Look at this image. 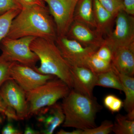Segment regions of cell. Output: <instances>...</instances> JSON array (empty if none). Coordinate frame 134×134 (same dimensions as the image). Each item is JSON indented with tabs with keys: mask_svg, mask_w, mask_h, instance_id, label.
<instances>
[{
	"mask_svg": "<svg viewBox=\"0 0 134 134\" xmlns=\"http://www.w3.org/2000/svg\"><path fill=\"white\" fill-rule=\"evenodd\" d=\"M95 54L98 58L105 61L110 63L111 61L112 52L110 47L105 44L97 50Z\"/></svg>",
	"mask_w": 134,
	"mask_h": 134,
	"instance_id": "obj_27",
	"label": "cell"
},
{
	"mask_svg": "<svg viewBox=\"0 0 134 134\" xmlns=\"http://www.w3.org/2000/svg\"><path fill=\"white\" fill-rule=\"evenodd\" d=\"M10 76L26 93L56 77L52 75L42 74L31 67L16 62L11 66Z\"/></svg>",
	"mask_w": 134,
	"mask_h": 134,
	"instance_id": "obj_10",
	"label": "cell"
},
{
	"mask_svg": "<svg viewBox=\"0 0 134 134\" xmlns=\"http://www.w3.org/2000/svg\"><path fill=\"white\" fill-rule=\"evenodd\" d=\"M14 62L10 61L3 54L0 56V87L5 81L11 78L10 70Z\"/></svg>",
	"mask_w": 134,
	"mask_h": 134,
	"instance_id": "obj_24",
	"label": "cell"
},
{
	"mask_svg": "<svg viewBox=\"0 0 134 134\" xmlns=\"http://www.w3.org/2000/svg\"><path fill=\"white\" fill-rule=\"evenodd\" d=\"M96 86H102L123 91L119 77L112 68L106 72L97 74Z\"/></svg>",
	"mask_w": 134,
	"mask_h": 134,
	"instance_id": "obj_18",
	"label": "cell"
},
{
	"mask_svg": "<svg viewBox=\"0 0 134 134\" xmlns=\"http://www.w3.org/2000/svg\"><path fill=\"white\" fill-rule=\"evenodd\" d=\"M83 130H82L76 129L71 132L66 131L63 129L60 130L59 131L57 132L58 134H82Z\"/></svg>",
	"mask_w": 134,
	"mask_h": 134,
	"instance_id": "obj_31",
	"label": "cell"
},
{
	"mask_svg": "<svg viewBox=\"0 0 134 134\" xmlns=\"http://www.w3.org/2000/svg\"><path fill=\"white\" fill-rule=\"evenodd\" d=\"M111 68L121 74L133 76L134 45L113 50Z\"/></svg>",
	"mask_w": 134,
	"mask_h": 134,
	"instance_id": "obj_14",
	"label": "cell"
},
{
	"mask_svg": "<svg viewBox=\"0 0 134 134\" xmlns=\"http://www.w3.org/2000/svg\"><path fill=\"white\" fill-rule=\"evenodd\" d=\"M71 90L65 82L55 77L26 92L29 117L36 114L40 109L52 105L59 99L64 98Z\"/></svg>",
	"mask_w": 134,
	"mask_h": 134,
	"instance_id": "obj_5",
	"label": "cell"
},
{
	"mask_svg": "<svg viewBox=\"0 0 134 134\" xmlns=\"http://www.w3.org/2000/svg\"><path fill=\"white\" fill-rule=\"evenodd\" d=\"M113 70L119 77L123 89L122 91L125 93V99L123 102V107L127 113L134 111L133 76L122 74L114 70Z\"/></svg>",
	"mask_w": 134,
	"mask_h": 134,
	"instance_id": "obj_17",
	"label": "cell"
},
{
	"mask_svg": "<svg viewBox=\"0 0 134 134\" xmlns=\"http://www.w3.org/2000/svg\"><path fill=\"white\" fill-rule=\"evenodd\" d=\"M66 36L78 41L82 45L97 50L104 44V38L96 30L86 25L74 20Z\"/></svg>",
	"mask_w": 134,
	"mask_h": 134,
	"instance_id": "obj_11",
	"label": "cell"
},
{
	"mask_svg": "<svg viewBox=\"0 0 134 134\" xmlns=\"http://www.w3.org/2000/svg\"><path fill=\"white\" fill-rule=\"evenodd\" d=\"M36 37L31 36L13 39L6 37L1 42L2 54L10 61L26 65L35 69L38 57L31 49Z\"/></svg>",
	"mask_w": 134,
	"mask_h": 134,
	"instance_id": "obj_6",
	"label": "cell"
},
{
	"mask_svg": "<svg viewBox=\"0 0 134 134\" xmlns=\"http://www.w3.org/2000/svg\"><path fill=\"white\" fill-rule=\"evenodd\" d=\"M24 133L25 134H40V133L38 131H36L33 129L31 127L27 126L25 129Z\"/></svg>",
	"mask_w": 134,
	"mask_h": 134,
	"instance_id": "obj_32",
	"label": "cell"
},
{
	"mask_svg": "<svg viewBox=\"0 0 134 134\" xmlns=\"http://www.w3.org/2000/svg\"><path fill=\"white\" fill-rule=\"evenodd\" d=\"M93 10L96 31L102 36L112 30L115 17L103 7L98 0H93Z\"/></svg>",
	"mask_w": 134,
	"mask_h": 134,
	"instance_id": "obj_15",
	"label": "cell"
},
{
	"mask_svg": "<svg viewBox=\"0 0 134 134\" xmlns=\"http://www.w3.org/2000/svg\"><path fill=\"white\" fill-rule=\"evenodd\" d=\"M55 24L58 36H66L74 21L75 9L78 0H42Z\"/></svg>",
	"mask_w": 134,
	"mask_h": 134,
	"instance_id": "obj_8",
	"label": "cell"
},
{
	"mask_svg": "<svg viewBox=\"0 0 134 134\" xmlns=\"http://www.w3.org/2000/svg\"><path fill=\"white\" fill-rule=\"evenodd\" d=\"M2 134H21V132L15 127L11 123H9L5 125L2 130Z\"/></svg>",
	"mask_w": 134,
	"mask_h": 134,
	"instance_id": "obj_28",
	"label": "cell"
},
{
	"mask_svg": "<svg viewBox=\"0 0 134 134\" xmlns=\"http://www.w3.org/2000/svg\"><path fill=\"white\" fill-rule=\"evenodd\" d=\"M30 48L40 62V66L35 68L37 72L56 77L73 89L70 65L62 56L55 41L36 38L32 42Z\"/></svg>",
	"mask_w": 134,
	"mask_h": 134,
	"instance_id": "obj_3",
	"label": "cell"
},
{
	"mask_svg": "<svg viewBox=\"0 0 134 134\" xmlns=\"http://www.w3.org/2000/svg\"><path fill=\"white\" fill-rule=\"evenodd\" d=\"M114 22L115 28L106 35L104 44L112 51L134 45V16L122 10L115 17Z\"/></svg>",
	"mask_w": 134,
	"mask_h": 134,
	"instance_id": "obj_7",
	"label": "cell"
},
{
	"mask_svg": "<svg viewBox=\"0 0 134 134\" xmlns=\"http://www.w3.org/2000/svg\"><path fill=\"white\" fill-rule=\"evenodd\" d=\"M113 126L111 121L106 120L99 126L83 130L82 134H108L112 132Z\"/></svg>",
	"mask_w": 134,
	"mask_h": 134,
	"instance_id": "obj_25",
	"label": "cell"
},
{
	"mask_svg": "<svg viewBox=\"0 0 134 134\" xmlns=\"http://www.w3.org/2000/svg\"><path fill=\"white\" fill-rule=\"evenodd\" d=\"M101 5L114 17L124 10L123 0H98Z\"/></svg>",
	"mask_w": 134,
	"mask_h": 134,
	"instance_id": "obj_23",
	"label": "cell"
},
{
	"mask_svg": "<svg viewBox=\"0 0 134 134\" xmlns=\"http://www.w3.org/2000/svg\"><path fill=\"white\" fill-rule=\"evenodd\" d=\"M28 36L55 41L58 35L55 24L45 5L22 8L13 19L7 37L16 39Z\"/></svg>",
	"mask_w": 134,
	"mask_h": 134,
	"instance_id": "obj_1",
	"label": "cell"
},
{
	"mask_svg": "<svg viewBox=\"0 0 134 134\" xmlns=\"http://www.w3.org/2000/svg\"><path fill=\"white\" fill-rule=\"evenodd\" d=\"M21 5L16 0H0V15L12 10H21Z\"/></svg>",
	"mask_w": 134,
	"mask_h": 134,
	"instance_id": "obj_26",
	"label": "cell"
},
{
	"mask_svg": "<svg viewBox=\"0 0 134 134\" xmlns=\"http://www.w3.org/2000/svg\"><path fill=\"white\" fill-rule=\"evenodd\" d=\"M3 121L2 117L1 116H0V123H1Z\"/></svg>",
	"mask_w": 134,
	"mask_h": 134,
	"instance_id": "obj_33",
	"label": "cell"
},
{
	"mask_svg": "<svg viewBox=\"0 0 134 134\" xmlns=\"http://www.w3.org/2000/svg\"><path fill=\"white\" fill-rule=\"evenodd\" d=\"M35 114L37 115V120L41 126V133L44 134H53L65 120L61 105L57 103L40 109Z\"/></svg>",
	"mask_w": 134,
	"mask_h": 134,
	"instance_id": "obj_13",
	"label": "cell"
},
{
	"mask_svg": "<svg viewBox=\"0 0 134 134\" xmlns=\"http://www.w3.org/2000/svg\"><path fill=\"white\" fill-rule=\"evenodd\" d=\"M73 89L88 97H93V90L96 86L97 74L85 66H71Z\"/></svg>",
	"mask_w": 134,
	"mask_h": 134,
	"instance_id": "obj_12",
	"label": "cell"
},
{
	"mask_svg": "<svg viewBox=\"0 0 134 134\" xmlns=\"http://www.w3.org/2000/svg\"><path fill=\"white\" fill-rule=\"evenodd\" d=\"M86 67L96 74L106 72L111 69V63L101 59L97 57L95 53L87 61Z\"/></svg>",
	"mask_w": 134,
	"mask_h": 134,
	"instance_id": "obj_21",
	"label": "cell"
},
{
	"mask_svg": "<svg viewBox=\"0 0 134 134\" xmlns=\"http://www.w3.org/2000/svg\"><path fill=\"white\" fill-rule=\"evenodd\" d=\"M61 105L65 116L63 127L83 130L96 127V115L102 107L94 97L83 95L72 89Z\"/></svg>",
	"mask_w": 134,
	"mask_h": 134,
	"instance_id": "obj_2",
	"label": "cell"
},
{
	"mask_svg": "<svg viewBox=\"0 0 134 134\" xmlns=\"http://www.w3.org/2000/svg\"><path fill=\"white\" fill-rule=\"evenodd\" d=\"M112 132L116 134H134V120L128 119L126 116L117 114L113 124Z\"/></svg>",
	"mask_w": 134,
	"mask_h": 134,
	"instance_id": "obj_19",
	"label": "cell"
},
{
	"mask_svg": "<svg viewBox=\"0 0 134 134\" xmlns=\"http://www.w3.org/2000/svg\"><path fill=\"white\" fill-rule=\"evenodd\" d=\"M22 7H30L34 5H45L44 2L42 0H16Z\"/></svg>",
	"mask_w": 134,
	"mask_h": 134,
	"instance_id": "obj_29",
	"label": "cell"
},
{
	"mask_svg": "<svg viewBox=\"0 0 134 134\" xmlns=\"http://www.w3.org/2000/svg\"><path fill=\"white\" fill-rule=\"evenodd\" d=\"M21 10H12L0 15V43L7 36L12 21Z\"/></svg>",
	"mask_w": 134,
	"mask_h": 134,
	"instance_id": "obj_20",
	"label": "cell"
},
{
	"mask_svg": "<svg viewBox=\"0 0 134 134\" xmlns=\"http://www.w3.org/2000/svg\"><path fill=\"white\" fill-rule=\"evenodd\" d=\"M55 42L63 58L71 66L86 67L87 61L97 50L84 46L66 36H57Z\"/></svg>",
	"mask_w": 134,
	"mask_h": 134,
	"instance_id": "obj_9",
	"label": "cell"
},
{
	"mask_svg": "<svg viewBox=\"0 0 134 134\" xmlns=\"http://www.w3.org/2000/svg\"><path fill=\"white\" fill-rule=\"evenodd\" d=\"M124 11L129 14L134 15V0H123Z\"/></svg>",
	"mask_w": 134,
	"mask_h": 134,
	"instance_id": "obj_30",
	"label": "cell"
},
{
	"mask_svg": "<svg viewBox=\"0 0 134 134\" xmlns=\"http://www.w3.org/2000/svg\"><path fill=\"white\" fill-rule=\"evenodd\" d=\"M104 105L113 113L118 112L123 107V102L120 99L113 94H108L103 100Z\"/></svg>",
	"mask_w": 134,
	"mask_h": 134,
	"instance_id": "obj_22",
	"label": "cell"
},
{
	"mask_svg": "<svg viewBox=\"0 0 134 134\" xmlns=\"http://www.w3.org/2000/svg\"><path fill=\"white\" fill-rule=\"evenodd\" d=\"M93 0H78L74 15V20L95 30L96 23L93 10Z\"/></svg>",
	"mask_w": 134,
	"mask_h": 134,
	"instance_id": "obj_16",
	"label": "cell"
},
{
	"mask_svg": "<svg viewBox=\"0 0 134 134\" xmlns=\"http://www.w3.org/2000/svg\"><path fill=\"white\" fill-rule=\"evenodd\" d=\"M0 114L9 121L29 117L26 92L12 78L0 87Z\"/></svg>",
	"mask_w": 134,
	"mask_h": 134,
	"instance_id": "obj_4",
	"label": "cell"
}]
</instances>
